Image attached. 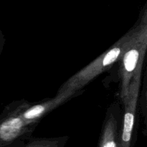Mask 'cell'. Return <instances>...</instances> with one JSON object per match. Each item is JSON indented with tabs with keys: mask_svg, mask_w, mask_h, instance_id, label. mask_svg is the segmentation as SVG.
<instances>
[{
	"mask_svg": "<svg viewBox=\"0 0 147 147\" xmlns=\"http://www.w3.org/2000/svg\"><path fill=\"white\" fill-rule=\"evenodd\" d=\"M69 96H70V95L67 94H58V96H57L55 99L51 100L50 102L45 103L44 104L37 105V106H34L30 109H27L23 113L22 117L27 123H28L31 121L37 119L40 116H41L43 113H45L46 111L50 110V109L54 108L57 104L62 103L63 100H65Z\"/></svg>",
	"mask_w": 147,
	"mask_h": 147,
	"instance_id": "5",
	"label": "cell"
},
{
	"mask_svg": "<svg viewBox=\"0 0 147 147\" xmlns=\"http://www.w3.org/2000/svg\"><path fill=\"white\" fill-rule=\"evenodd\" d=\"M0 45H1V43H0Z\"/></svg>",
	"mask_w": 147,
	"mask_h": 147,
	"instance_id": "8",
	"label": "cell"
},
{
	"mask_svg": "<svg viewBox=\"0 0 147 147\" xmlns=\"http://www.w3.org/2000/svg\"><path fill=\"white\" fill-rule=\"evenodd\" d=\"M147 47L146 9H144L141 23L131 31L127 45L121 55V98L124 100L129 92L136 67L139 62L144 60Z\"/></svg>",
	"mask_w": 147,
	"mask_h": 147,
	"instance_id": "1",
	"label": "cell"
},
{
	"mask_svg": "<svg viewBox=\"0 0 147 147\" xmlns=\"http://www.w3.org/2000/svg\"><path fill=\"white\" fill-rule=\"evenodd\" d=\"M99 147H119L116 137V121L113 117H111L106 122Z\"/></svg>",
	"mask_w": 147,
	"mask_h": 147,
	"instance_id": "6",
	"label": "cell"
},
{
	"mask_svg": "<svg viewBox=\"0 0 147 147\" xmlns=\"http://www.w3.org/2000/svg\"><path fill=\"white\" fill-rule=\"evenodd\" d=\"M143 61L144 60H142L138 64L134 76L129 86L128 95L126 99L123 100L125 103V113L119 147H130L131 146V140L134 124L135 112L141 84Z\"/></svg>",
	"mask_w": 147,
	"mask_h": 147,
	"instance_id": "3",
	"label": "cell"
},
{
	"mask_svg": "<svg viewBox=\"0 0 147 147\" xmlns=\"http://www.w3.org/2000/svg\"><path fill=\"white\" fill-rule=\"evenodd\" d=\"M27 122L20 116H11L0 122V146L12 142L18 137Z\"/></svg>",
	"mask_w": 147,
	"mask_h": 147,
	"instance_id": "4",
	"label": "cell"
},
{
	"mask_svg": "<svg viewBox=\"0 0 147 147\" xmlns=\"http://www.w3.org/2000/svg\"><path fill=\"white\" fill-rule=\"evenodd\" d=\"M130 34L131 32L122 37L107 52L73 76L60 89L58 94H67L70 96L77 89L84 86L96 76L121 59L122 53L127 45Z\"/></svg>",
	"mask_w": 147,
	"mask_h": 147,
	"instance_id": "2",
	"label": "cell"
},
{
	"mask_svg": "<svg viewBox=\"0 0 147 147\" xmlns=\"http://www.w3.org/2000/svg\"><path fill=\"white\" fill-rule=\"evenodd\" d=\"M26 147H56L55 142H41L31 144Z\"/></svg>",
	"mask_w": 147,
	"mask_h": 147,
	"instance_id": "7",
	"label": "cell"
}]
</instances>
